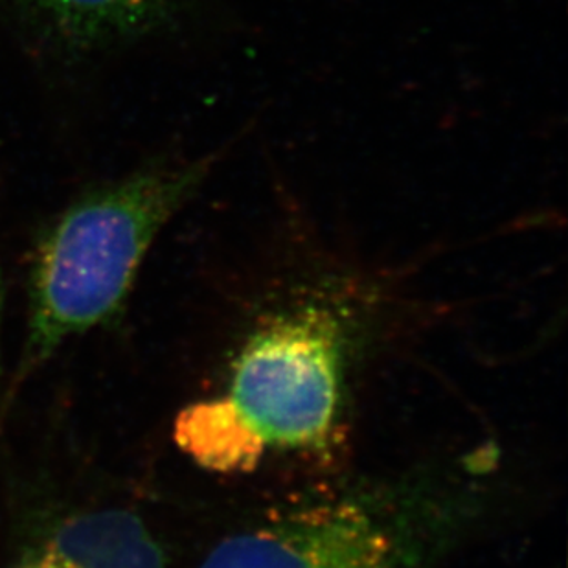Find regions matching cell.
<instances>
[{
    "mask_svg": "<svg viewBox=\"0 0 568 568\" xmlns=\"http://www.w3.org/2000/svg\"><path fill=\"white\" fill-rule=\"evenodd\" d=\"M221 156H159L81 193L44 226L33 247L27 338L11 394L69 341L124 310L156 236L203 189Z\"/></svg>",
    "mask_w": 568,
    "mask_h": 568,
    "instance_id": "1",
    "label": "cell"
},
{
    "mask_svg": "<svg viewBox=\"0 0 568 568\" xmlns=\"http://www.w3.org/2000/svg\"><path fill=\"white\" fill-rule=\"evenodd\" d=\"M346 332L318 302L276 313L245 341L215 397L260 453L318 450L343 410Z\"/></svg>",
    "mask_w": 568,
    "mask_h": 568,
    "instance_id": "2",
    "label": "cell"
},
{
    "mask_svg": "<svg viewBox=\"0 0 568 568\" xmlns=\"http://www.w3.org/2000/svg\"><path fill=\"white\" fill-rule=\"evenodd\" d=\"M438 515L422 495H327L234 531L199 568H424Z\"/></svg>",
    "mask_w": 568,
    "mask_h": 568,
    "instance_id": "3",
    "label": "cell"
},
{
    "mask_svg": "<svg viewBox=\"0 0 568 568\" xmlns=\"http://www.w3.org/2000/svg\"><path fill=\"white\" fill-rule=\"evenodd\" d=\"M39 43L85 58L170 27L186 0H0Z\"/></svg>",
    "mask_w": 568,
    "mask_h": 568,
    "instance_id": "4",
    "label": "cell"
},
{
    "mask_svg": "<svg viewBox=\"0 0 568 568\" xmlns=\"http://www.w3.org/2000/svg\"><path fill=\"white\" fill-rule=\"evenodd\" d=\"M16 568H172L140 515L124 508L78 509L55 520Z\"/></svg>",
    "mask_w": 568,
    "mask_h": 568,
    "instance_id": "5",
    "label": "cell"
},
{
    "mask_svg": "<svg viewBox=\"0 0 568 568\" xmlns=\"http://www.w3.org/2000/svg\"><path fill=\"white\" fill-rule=\"evenodd\" d=\"M4 276H2V268H0V383H2V372H4V363H2V326H4Z\"/></svg>",
    "mask_w": 568,
    "mask_h": 568,
    "instance_id": "6",
    "label": "cell"
}]
</instances>
